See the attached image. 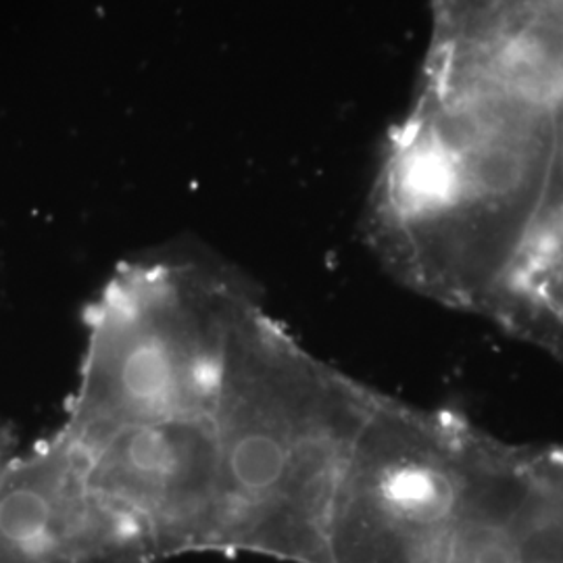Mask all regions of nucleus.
Segmentation results:
<instances>
[{
	"mask_svg": "<svg viewBox=\"0 0 563 563\" xmlns=\"http://www.w3.org/2000/svg\"><path fill=\"white\" fill-rule=\"evenodd\" d=\"M418 563H563V446L528 444L465 488Z\"/></svg>",
	"mask_w": 563,
	"mask_h": 563,
	"instance_id": "nucleus-1",
	"label": "nucleus"
}]
</instances>
